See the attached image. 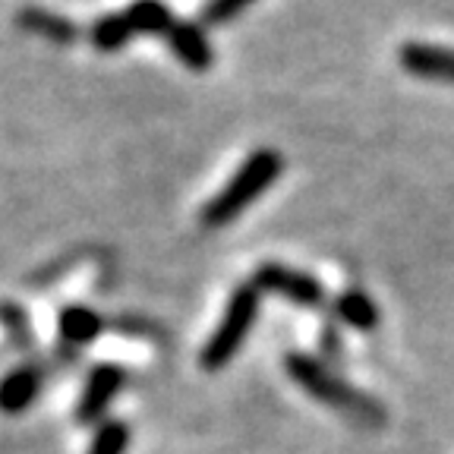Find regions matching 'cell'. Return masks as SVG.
I'll list each match as a JSON object with an SVG mask.
<instances>
[{
  "mask_svg": "<svg viewBox=\"0 0 454 454\" xmlns=\"http://www.w3.org/2000/svg\"><path fill=\"white\" fill-rule=\"evenodd\" d=\"M284 366H287V376H291L306 395H312L316 401L332 407V411L344 413V417H350V419H360V423H369V426H376L385 419V411L379 407V401H372V397L363 395V391L344 385L332 369H325L319 360H312V356H306V354H287Z\"/></svg>",
  "mask_w": 454,
  "mask_h": 454,
  "instance_id": "obj_1",
  "label": "cell"
},
{
  "mask_svg": "<svg viewBox=\"0 0 454 454\" xmlns=\"http://www.w3.org/2000/svg\"><path fill=\"white\" fill-rule=\"evenodd\" d=\"M284 168V158L275 149H259L237 168V174L224 184V190L202 208V224L221 227L227 221H234L243 208H249L255 199L262 196L271 184L278 180Z\"/></svg>",
  "mask_w": 454,
  "mask_h": 454,
  "instance_id": "obj_2",
  "label": "cell"
},
{
  "mask_svg": "<svg viewBox=\"0 0 454 454\" xmlns=\"http://www.w3.org/2000/svg\"><path fill=\"white\" fill-rule=\"evenodd\" d=\"M255 316H259V287H255L253 281L240 284V287L231 294V300H227L224 316H221L212 338L206 340V348L199 354V363L206 369H212V372L227 366V363L237 356V350L243 348V340H247Z\"/></svg>",
  "mask_w": 454,
  "mask_h": 454,
  "instance_id": "obj_3",
  "label": "cell"
},
{
  "mask_svg": "<svg viewBox=\"0 0 454 454\" xmlns=\"http://www.w3.org/2000/svg\"><path fill=\"white\" fill-rule=\"evenodd\" d=\"M253 284L259 287V291H271L297 306H319L322 303L319 281H316L312 275H306V271L287 269V265H278V262L262 265V269L255 271Z\"/></svg>",
  "mask_w": 454,
  "mask_h": 454,
  "instance_id": "obj_4",
  "label": "cell"
},
{
  "mask_svg": "<svg viewBox=\"0 0 454 454\" xmlns=\"http://www.w3.org/2000/svg\"><path fill=\"white\" fill-rule=\"evenodd\" d=\"M121 388H123L121 369L117 366H95L92 376H89V382H85V388H82V397H79L76 417L82 419V423H95V419H101Z\"/></svg>",
  "mask_w": 454,
  "mask_h": 454,
  "instance_id": "obj_5",
  "label": "cell"
},
{
  "mask_svg": "<svg viewBox=\"0 0 454 454\" xmlns=\"http://www.w3.org/2000/svg\"><path fill=\"white\" fill-rule=\"evenodd\" d=\"M401 64L423 79H439V82H454V51L439 48V44H404L401 48Z\"/></svg>",
  "mask_w": 454,
  "mask_h": 454,
  "instance_id": "obj_6",
  "label": "cell"
},
{
  "mask_svg": "<svg viewBox=\"0 0 454 454\" xmlns=\"http://www.w3.org/2000/svg\"><path fill=\"white\" fill-rule=\"evenodd\" d=\"M164 42L170 44L174 57H177V60H184L190 70H208V67H212V57H215L212 54V42H208L206 32H202L199 26H192V22L177 20Z\"/></svg>",
  "mask_w": 454,
  "mask_h": 454,
  "instance_id": "obj_7",
  "label": "cell"
},
{
  "mask_svg": "<svg viewBox=\"0 0 454 454\" xmlns=\"http://www.w3.org/2000/svg\"><path fill=\"white\" fill-rule=\"evenodd\" d=\"M38 388H42V376L38 369L20 366L13 372L0 379V411L4 413H22L32 401H35Z\"/></svg>",
  "mask_w": 454,
  "mask_h": 454,
  "instance_id": "obj_8",
  "label": "cell"
},
{
  "mask_svg": "<svg viewBox=\"0 0 454 454\" xmlns=\"http://www.w3.org/2000/svg\"><path fill=\"white\" fill-rule=\"evenodd\" d=\"M16 20H20L22 28H28V32H35V35H42V38H51V42H57V44H70L73 38H76V26H73L70 20H64V16L51 13V10L28 7V10H22Z\"/></svg>",
  "mask_w": 454,
  "mask_h": 454,
  "instance_id": "obj_9",
  "label": "cell"
},
{
  "mask_svg": "<svg viewBox=\"0 0 454 454\" xmlns=\"http://www.w3.org/2000/svg\"><path fill=\"white\" fill-rule=\"evenodd\" d=\"M123 13H127L133 32H152V35L161 38H168V32L177 22V16L170 13L161 0H136L133 7H127Z\"/></svg>",
  "mask_w": 454,
  "mask_h": 454,
  "instance_id": "obj_10",
  "label": "cell"
},
{
  "mask_svg": "<svg viewBox=\"0 0 454 454\" xmlns=\"http://www.w3.org/2000/svg\"><path fill=\"white\" fill-rule=\"evenodd\" d=\"M338 316L356 332H372L379 322V306L363 291H348L338 297Z\"/></svg>",
  "mask_w": 454,
  "mask_h": 454,
  "instance_id": "obj_11",
  "label": "cell"
},
{
  "mask_svg": "<svg viewBox=\"0 0 454 454\" xmlns=\"http://www.w3.org/2000/svg\"><path fill=\"white\" fill-rule=\"evenodd\" d=\"M60 334H64L67 344H76V348L89 344L101 334V319L85 306H70V309L60 312Z\"/></svg>",
  "mask_w": 454,
  "mask_h": 454,
  "instance_id": "obj_12",
  "label": "cell"
},
{
  "mask_svg": "<svg viewBox=\"0 0 454 454\" xmlns=\"http://www.w3.org/2000/svg\"><path fill=\"white\" fill-rule=\"evenodd\" d=\"M92 44L95 48H101V51H117V48H123V44L129 42V38L136 35L133 32V26H129V20H127V13H107V16H101V20H95V26H92Z\"/></svg>",
  "mask_w": 454,
  "mask_h": 454,
  "instance_id": "obj_13",
  "label": "cell"
},
{
  "mask_svg": "<svg viewBox=\"0 0 454 454\" xmlns=\"http://www.w3.org/2000/svg\"><path fill=\"white\" fill-rule=\"evenodd\" d=\"M129 445V426L117 423V419H107L95 429L92 445H89V454H123Z\"/></svg>",
  "mask_w": 454,
  "mask_h": 454,
  "instance_id": "obj_14",
  "label": "cell"
},
{
  "mask_svg": "<svg viewBox=\"0 0 454 454\" xmlns=\"http://www.w3.org/2000/svg\"><path fill=\"white\" fill-rule=\"evenodd\" d=\"M249 4H253V0H208L202 20L206 22H227V20H234L237 13H243Z\"/></svg>",
  "mask_w": 454,
  "mask_h": 454,
  "instance_id": "obj_15",
  "label": "cell"
}]
</instances>
